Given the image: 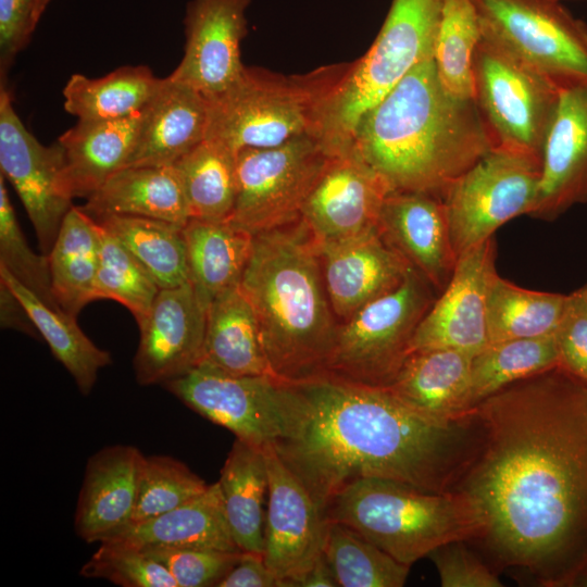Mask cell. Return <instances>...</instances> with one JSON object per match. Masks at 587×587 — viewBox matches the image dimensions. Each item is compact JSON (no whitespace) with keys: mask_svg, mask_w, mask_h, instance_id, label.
<instances>
[{"mask_svg":"<svg viewBox=\"0 0 587 587\" xmlns=\"http://www.w3.org/2000/svg\"><path fill=\"white\" fill-rule=\"evenodd\" d=\"M482 37L559 88L587 83V24L557 0H471Z\"/></svg>","mask_w":587,"mask_h":587,"instance_id":"obj_10","label":"cell"},{"mask_svg":"<svg viewBox=\"0 0 587 587\" xmlns=\"http://www.w3.org/2000/svg\"><path fill=\"white\" fill-rule=\"evenodd\" d=\"M557 1L564 2V1H571V0H557Z\"/></svg>","mask_w":587,"mask_h":587,"instance_id":"obj_54","label":"cell"},{"mask_svg":"<svg viewBox=\"0 0 587 587\" xmlns=\"http://www.w3.org/2000/svg\"><path fill=\"white\" fill-rule=\"evenodd\" d=\"M198 365L230 375L274 376L264 354L254 311L239 285L223 291L208 305Z\"/></svg>","mask_w":587,"mask_h":587,"instance_id":"obj_29","label":"cell"},{"mask_svg":"<svg viewBox=\"0 0 587 587\" xmlns=\"http://www.w3.org/2000/svg\"><path fill=\"white\" fill-rule=\"evenodd\" d=\"M238 548L263 554L268 478L263 449L235 440L217 480Z\"/></svg>","mask_w":587,"mask_h":587,"instance_id":"obj_31","label":"cell"},{"mask_svg":"<svg viewBox=\"0 0 587 587\" xmlns=\"http://www.w3.org/2000/svg\"><path fill=\"white\" fill-rule=\"evenodd\" d=\"M569 295L526 289L495 276L488 295L489 344L554 336Z\"/></svg>","mask_w":587,"mask_h":587,"instance_id":"obj_37","label":"cell"},{"mask_svg":"<svg viewBox=\"0 0 587 587\" xmlns=\"http://www.w3.org/2000/svg\"><path fill=\"white\" fill-rule=\"evenodd\" d=\"M332 154L311 135L236 152L237 195L229 222L258 235L300 220Z\"/></svg>","mask_w":587,"mask_h":587,"instance_id":"obj_12","label":"cell"},{"mask_svg":"<svg viewBox=\"0 0 587 587\" xmlns=\"http://www.w3.org/2000/svg\"><path fill=\"white\" fill-rule=\"evenodd\" d=\"M37 0H0V74L7 76L16 55L27 46L37 27Z\"/></svg>","mask_w":587,"mask_h":587,"instance_id":"obj_48","label":"cell"},{"mask_svg":"<svg viewBox=\"0 0 587 587\" xmlns=\"http://www.w3.org/2000/svg\"><path fill=\"white\" fill-rule=\"evenodd\" d=\"M587 203V83L560 88L544 146L539 189L529 216L552 221Z\"/></svg>","mask_w":587,"mask_h":587,"instance_id":"obj_20","label":"cell"},{"mask_svg":"<svg viewBox=\"0 0 587 587\" xmlns=\"http://www.w3.org/2000/svg\"><path fill=\"white\" fill-rule=\"evenodd\" d=\"M495 236L460 254L448 285L420 322L410 344L415 352L453 349L472 357L489 345L488 295L496 270Z\"/></svg>","mask_w":587,"mask_h":587,"instance_id":"obj_15","label":"cell"},{"mask_svg":"<svg viewBox=\"0 0 587 587\" xmlns=\"http://www.w3.org/2000/svg\"><path fill=\"white\" fill-rule=\"evenodd\" d=\"M494 148L474 99L442 87L434 59L411 70L358 122L351 149L391 191L442 199Z\"/></svg>","mask_w":587,"mask_h":587,"instance_id":"obj_3","label":"cell"},{"mask_svg":"<svg viewBox=\"0 0 587 587\" xmlns=\"http://www.w3.org/2000/svg\"><path fill=\"white\" fill-rule=\"evenodd\" d=\"M208 104L193 88L163 78L143 108L135 148L128 166H168L205 139Z\"/></svg>","mask_w":587,"mask_h":587,"instance_id":"obj_24","label":"cell"},{"mask_svg":"<svg viewBox=\"0 0 587 587\" xmlns=\"http://www.w3.org/2000/svg\"><path fill=\"white\" fill-rule=\"evenodd\" d=\"M207 310L190 282L159 290L139 325L134 371L140 385H164L199 364Z\"/></svg>","mask_w":587,"mask_h":587,"instance_id":"obj_19","label":"cell"},{"mask_svg":"<svg viewBox=\"0 0 587 587\" xmlns=\"http://www.w3.org/2000/svg\"><path fill=\"white\" fill-rule=\"evenodd\" d=\"M145 552L165 567L177 587H217L237 564L243 551L155 548Z\"/></svg>","mask_w":587,"mask_h":587,"instance_id":"obj_45","label":"cell"},{"mask_svg":"<svg viewBox=\"0 0 587 587\" xmlns=\"http://www.w3.org/2000/svg\"><path fill=\"white\" fill-rule=\"evenodd\" d=\"M101 541L142 551L155 548L241 551L229 529L217 482L178 508L141 522L129 523Z\"/></svg>","mask_w":587,"mask_h":587,"instance_id":"obj_27","label":"cell"},{"mask_svg":"<svg viewBox=\"0 0 587 587\" xmlns=\"http://www.w3.org/2000/svg\"><path fill=\"white\" fill-rule=\"evenodd\" d=\"M473 76L474 100L494 148L542 159L560 88L483 37Z\"/></svg>","mask_w":587,"mask_h":587,"instance_id":"obj_11","label":"cell"},{"mask_svg":"<svg viewBox=\"0 0 587 587\" xmlns=\"http://www.w3.org/2000/svg\"><path fill=\"white\" fill-rule=\"evenodd\" d=\"M472 414L484 445L462 487L494 550L542 570L587 530V385L560 366L517 380Z\"/></svg>","mask_w":587,"mask_h":587,"instance_id":"obj_1","label":"cell"},{"mask_svg":"<svg viewBox=\"0 0 587 587\" xmlns=\"http://www.w3.org/2000/svg\"><path fill=\"white\" fill-rule=\"evenodd\" d=\"M557 366L559 351L554 336L489 344L472 359L471 411L502 388Z\"/></svg>","mask_w":587,"mask_h":587,"instance_id":"obj_38","label":"cell"},{"mask_svg":"<svg viewBox=\"0 0 587 587\" xmlns=\"http://www.w3.org/2000/svg\"><path fill=\"white\" fill-rule=\"evenodd\" d=\"M578 292L580 294L582 298L584 299V301L586 302L587 304V285L577 289Z\"/></svg>","mask_w":587,"mask_h":587,"instance_id":"obj_53","label":"cell"},{"mask_svg":"<svg viewBox=\"0 0 587 587\" xmlns=\"http://www.w3.org/2000/svg\"><path fill=\"white\" fill-rule=\"evenodd\" d=\"M428 557L434 562L442 587H501L502 583L463 541L444 545Z\"/></svg>","mask_w":587,"mask_h":587,"instance_id":"obj_47","label":"cell"},{"mask_svg":"<svg viewBox=\"0 0 587 587\" xmlns=\"http://www.w3.org/2000/svg\"><path fill=\"white\" fill-rule=\"evenodd\" d=\"M145 458L134 446L113 445L88 460L74 519L84 541L99 542L130 522Z\"/></svg>","mask_w":587,"mask_h":587,"instance_id":"obj_23","label":"cell"},{"mask_svg":"<svg viewBox=\"0 0 587 587\" xmlns=\"http://www.w3.org/2000/svg\"><path fill=\"white\" fill-rule=\"evenodd\" d=\"M99 248V224L72 205L47 255L54 298L61 310L74 317L93 300Z\"/></svg>","mask_w":587,"mask_h":587,"instance_id":"obj_32","label":"cell"},{"mask_svg":"<svg viewBox=\"0 0 587 587\" xmlns=\"http://www.w3.org/2000/svg\"><path fill=\"white\" fill-rule=\"evenodd\" d=\"M190 218L228 221L237 195L236 153L204 139L174 164Z\"/></svg>","mask_w":587,"mask_h":587,"instance_id":"obj_35","label":"cell"},{"mask_svg":"<svg viewBox=\"0 0 587 587\" xmlns=\"http://www.w3.org/2000/svg\"><path fill=\"white\" fill-rule=\"evenodd\" d=\"M302 587H335L338 586L333 574V571L322 552L312 566L309 569L304 577L301 579Z\"/></svg>","mask_w":587,"mask_h":587,"instance_id":"obj_51","label":"cell"},{"mask_svg":"<svg viewBox=\"0 0 587 587\" xmlns=\"http://www.w3.org/2000/svg\"><path fill=\"white\" fill-rule=\"evenodd\" d=\"M0 322L2 328L17 329L32 336H35L37 332L23 304L1 279Z\"/></svg>","mask_w":587,"mask_h":587,"instance_id":"obj_50","label":"cell"},{"mask_svg":"<svg viewBox=\"0 0 587 587\" xmlns=\"http://www.w3.org/2000/svg\"><path fill=\"white\" fill-rule=\"evenodd\" d=\"M324 516L409 566L444 545L483 538L485 532L480 512L465 492H428L377 477L346 485L327 503Z\"/></svg>","mask_w":587,"mask_h":587,"instance_id":"obj_5","label":"cell"},{"mask_svg":"<svg viewBox=\"0 0 587 587\" xmlns=\"http://www.w3.org/2000/svg\"><path fill=\"white\" fill-rule=\"evenodd\" d=\"M147 65H124L98 78L73 74L64 109L78 120H118L139 113L162 84Z\"/></svg>","mask_w":587,"mask_h":587,"instance_id":"obj_34","label":"cell"},{"mask_svg":"<svg viewBox=\"0 0 587 587\" xmlns=\"http://www.w3.org/2000/svg\"><path fill=\"white\" fill-rule=\"evenodd\" d=\"M115 236L146 267L160 289L189 282L183 227L170 222L126 215L93 218Z\"/></svg>","mask_w":587,"mask_h":587,"instance_id":"obj_36","label":"cell"},{"mask_svg":"<svg viewBox=\"0 0 587 587\" xmlns=\"http://www.w3.org/2000/svg\"><path fill=\"white\" fill-rule=\"evenodd\" d=\"M208 487L186 464L172 457H146L137 502L129 523L141 522L174 510L204 492Z\"/></svg>","mask_w":587,"mask_h":587,"instance_id":"obj_42","label":"cell"},{"mask_svg":"<svg viewBox=\"0 0 587 587\" xmlns=\"http://www.w3.org/2000/svg\"><path fill=\"white\" fill-rule=\"evenodd\" d=\"M554 337L559 366L587 385V304L578 290L569 295Z\"/></svg>","mask_w":587,"mask_h":587,"instance_id":"obj_46","label":"cell"},{"mask_svg":"<svg viewBox=\"0 0 587 587\" xmlns=\"http://www.w3.org/2000/svg\"><path fill=\"white\" fill-rule=\"evenodd\" d=\"M164 386L198 414L260 449L291 437L304 417L297 385L272 375H230L198 365Z\"/></svg>","mask_w":587,"mask_h":587,"instance_id":"obj_8","label":"cell"},{"mask_svg":"<svg viewBox=\"0 0 587 587\" xmlns=\"http://www.w3.org/2000/svg\"><path fill=\"white\" fill-rule=\"evenodd\" d=\"M482 39L471 0H444L433 59L445 90L459 99H474L473 55Z\"/></svg>","mask_w":587,"mask_h":587,"instance_id":"obj_40","label":"cell"},{"mask_svg":"<svg viewBox=\"0 0 587 587\" xmlns=\"http://www.w3.org/2000/svg\"><path fill=\"white\" fill-rule=\"evenodd\" d=\"M52 0H37L36 1V10H35V20L38 24L42 14L45 13L48 5L51 3Z\"/></svg>","mask_w":587,"mask_h":587,"instance_id":"obj_52","label":"cell"},{"mask_svg":"<svg viewBox=\"0 0 587 587\" xmlns=\"http://www.w3.org/2000/svg\"><path fill=\"white\" fill-rule=\"evenodd\" d=\"M0 265L49 307L61 310L52 290L48 255L34 252L18 225L0 174ZM63 311V310H62Z\"/></svg>","mask_w":587,"mask_h":587,"instance_id":"obj_43","label":"cell"},{"mask_svg":"<svg viewBox=\"0 0 587 587\" xmlns=\"http://www.w3.org/2000/svg\"><path fill=\"white\" fill-rule=\"evenodd\" d=\"M350 66L324 65L292 75L245 66L229 87L205 98V138L235 153L276 147L300 136L320 139L327 103Z\"/></svg>","mask_w":587,"mask_h":587,"instance_id":"obj_6","label":"cell"},{"mask_svg":"<svg viewBox=\"0 0 587 587\" xmlns=\"http://www.w3.org/2000/svg\"><path fill=\"white\" fill-rule=\"evenodd\" d=\"M294 384L304 400V417L274 449L323 513L340 489L360 478L451 490L464 421L428 419L386 388L329 376Z\"/></svg>","mask_w":587,"mask_h":587,"instance_id":"obj_2","label":"cell"},{"mask_svg":"<svg viewBox=\"0 0 587 587\" xmlns=\"http://www.w3.org/2000/svg\"><path fill=\"white\" fill-rule=\"evenodd\" d=\"M251 0H190L184 16L185 49L168 75L204 98L229 87L242 73L241 41Z\"/></svg>","mask_w":587,"mask_h":587,"instance_id":"obj_18","label":"cell"},{"mask_svg":"<svg viewBox=\"0 0 587 587\" xmlns=\"http://www.w3.org/2000/svg\"><path fill=\"white\" fill-rule=\"evenodd\" d=\"M80 575L123 587H177L165 567L145 551L110 541L100 542L83 565Z\"/></svg>","mask_w":587,"mask_h":587,"instance_id":"obj_44","label":"cell"},{"mask_svg":"<svg viewBox=\"0 0 587 587\" xmlns=\"http://www.w3.org/2000/svg\"><path fill=\"white\" fill-rule=\"evenodd\" d=\"M323 553L340 587H401L410 566L350 527L328 522Z\"/></svg>","mask_w":587,"mask_h":587,"instance_id":"obj_39","label":"cell"},{"mask_svg":"<svg viewBox=\"0 0 587 587\" xmlns=\"http://www.w3.org/2000/svg\"><path fill=\"white\" fill-rule=\"evenodd\" d=\"M436 297L414 268L394 290L339 323L324 376L387 387L409 357L413 335Z\"/></svg>","mask_w":587,"mask_h":587,"instance_id":"obj_9","label":"cell"},{"mask_svg":"<svg viewBox=\"0 0 587 587\" xmlns=\"http://www.w3.org/2000/svg\"><path fill=\"white\" fill-rule=\"evenodd\" d=\"M587 585V584H586Z\"/></svg>","mask_w":587,"mask_h":587,"instance_id":"obj_55","label":"cell"},{"mask_svg":"<svg viewBox=\"0 0 587 587\" xmlns=\"http://www.w3.org/2000/svg\"><path fill=\"white\" fill-rule=\"evenodd\" d=\"M472 359L453 349L412 353L385 388L428 419L463 422L472 416L469 404Z\"/></svg>","mask_w":587,"mask_h":587,"instance_id":"obj_25","label":"cell"},{"mask_svg":"<svg viewBox=\"0 0 587 587\" xmlns=\"http://www.w3.org/2000/svg\"><path fill=\"white\" fill-rule=\"evenodd\" d=\"M142 111L118 120H78L57 140L63 153V186L71 199L93 195L127 163Z\"/></svg>","mask_w":587,"mask_h":587,"instance_id":"obj_26","label":"cell"},{"mask_svg":"<svg viewBox=\"0 0 587 587\" xmlns=\"http://www.w3.org/2000/svg\"><path fill=\"white\" fill-rule=\"evenodd\" d=\"M3 280L25 308L54 358L67 370L83 395L91 392L99 371L111 364L110 352L97 347L77 325L76 317L49 307L0 265Z\"/></svg>","mask_w":587,"mask_h":587,"instance_id":"obj_33","label":"cell"},{"mask_svg":"<svg viewBox=\"0 0 587 587\" xmlns=\"http://www.w3.org/2000/svg\"><path fill=\"white\" fill-rule=\"evenodd\" d=\"M100 227L99 263L93 300L112 299L134 315L138 326L146 320L160 287L146 267L110 232Z\"/></svg>","mask_w":587,"mask_h":587,"instance_id":"obj_41","label":"cell"},{"mask_svg":"<svg viewBox=\"0 0 587 587\" xmlns=\"http://www.w3.org/2000/svg\"><path fill=\"white\" fill-rule=\"evenodd\" d=\"M377 229L412 268L434 289L442 291L458 259L442 199L422 192L391 191L383 203Z\"/></svg>","mask_w":587,"mask_h":587,"instance_id":"obj_21","label":"cell"},{"mask_svg":"<svg viewBox=\"0 0 587 587\" xmlns=\"http://www.w3.org/2000/svg\"><path fill=\"white\" fill-rule=\"evenodd\" d=\"M390 189L351 148L329 157L311 189L300 220L316 249L377 228Z\"/></svg>","mask_w":587,"mask_h":587,"instance_id":"obj_17","label":"cell"},{"mask_svg":"<svg viewBox=\"0 0 587 587\" xmlns=\"http://www.w3.org/2000/svg\"><path fill=\"white\" fill-rule=\"evenodd\" d=\"M317 252L328 300L339 323L394 290L412 268L377 228L319 248Z\"/></svg>","mask_w":587,"mask_h":587,"instance_id":"obj_22","label":"cell"},{"mask_svg":"<svg viewBox=\"0 0 587 587\" xmlns=\"http://www.w3.org/2000/svg\"><path fill=\"white\" fill-rule=\"evenodd\" d=\"M0 168L22 201L40 250L47 255L73 205L63 186V153L58 141L45 146L25 127L4 83L0 86Z\"/></svg>","mask_w":587,"mask_h":587,"instance_id":"obj_14","label":"cell"},{"mask_svg":"<svg viewBox=\"0 0 587 587\" xmlns=\"http://www.w3.org/2000/svg\"><path fill=\"white\" fill-rule=\"evenodd\" d=\"M80 208L92 218L104 215L139 216L182 227L190 220L183 185L174 165L123 167Z\"/></svg>","mask_w":587,"mask_h":587,"instance_id":"obj_28","label":"cell"},{"mask_svg":"<svg viewBox=\"0 0 587 587\" xmlns=\"http://www.w3.org/2000/svg\"><path fill=\"white\" fill-rule=\"evenodd\" d=\"M540 174V158L495 147L458 177L442 197L457 258L510 220L529 216Z\"/></svg>","mask_w":587,"mask_h":587,"instance_id":"obj_13","label":"cell"},{"mask_svg":"<svg viewBox=\"0 0 587 587\" xmlns=\"http://www.w3.org/2000/svg\"><path fill=\"white\" fill-rule=\"evenodd\" d=\"M189 282L208 307L223 291L238 286L250 259L254 235L229 221L190 218L183 227Z\"/></svg>","mask_w":587,"mask_h":587,"instance_id":"obj_30","label":"cell"},{"mask_svg":"<svg viewBox=\"0 0 587 587\" xmlns=\"http://www.w3.org/2000/svg\"><path fill=\"white\" fill-rule=\"evenodd\" d=\"M444 0H392L366 53L329 99L320 140L330 154L348 150L362 115L411 70L432 59Z\"/></svg>","mask_w":587,"mask_h":587,"instance_id":"obj_7","label":"cell"},{"mask_svg":"<svg viewBox=\"0 0 587 587\" xmlns=\"http://www.w3.org/2000/svg\"><path fill=\"white\" fill-rule=\"evenodd\" d=\"M263 452L268 478L263 558L282 587H296L323 552L328 522L274 447Z\"/></svg>","mask_w":587,"mask_h":587,"instance_id":"obj_16","label":"cell"},{"mask_svg":"<svg viewBox=\"0 0 587 587\" xmlns=\"http://www.w3.org/2000/svg\"><path fill=\"white\" fill-rule=\"evenodd\" d=\"M217 587H282V585L265 564L263 554L242 552L237 564Z\"/></svg>","mask_w":587,"mask_h":587,"instance_id":"obj_49","label":"cell"},{"mask_svg":"<svg viewBox=\"0 0 587 587\" xmlns=\"http://www.w3.org/2000/svg\"><path fill=\"white\" fill-rule=\"evenodd\" d=\"M239 288L254 311L273 375L287 383L324 376L339 322L301 220L254 235Z\"/></svg>","mask_w":587,"mask_h":587,"instance_id":"obj_4","label":"cell"}]
</instances>
